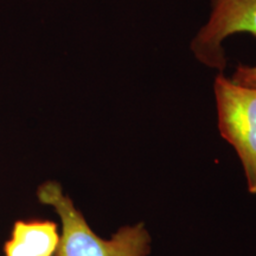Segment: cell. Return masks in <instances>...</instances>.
<instances>
[{"label":"cell","instance_id":"4","mask_svg":"<svg viewBox=\"0 0 256 256\" xmlns=\"http://www.w3.org/2000/svg\"><path fill=\"white\" fill-rule=\"evenodd\" d=\"M60 235L51 220H17L5 243L6 256H54Z\"/></svg>","mask_w":256,"mask_h":256},{"label":"cell","instance_id":"1","mask_svg":"<svg viewBox=\"0 0 256 256\" xmlns=\"http://www.w3.org/2000/svg\"><path fill=\"white\" fill-rule=\"evenodd\" d=\"M40 203L52 206L62 222V234L54 256H148L151 235L144 223L126 226L110 240L92 232L60 183L48 180L38 188Z\"/></svg>","mask_w":256,"mask_h":256},{"label":"cell","instance_id":"2","mask_svg":"<svg viewBox=\"0 0 256 256\" xmlns=\"http://www.w3.org/2000/svg\"><path fill=\"white\" fill-rule=\"evenodd\" d=\"M220 136L236 151L248 191L256 194V88L218 74L214 82Z\"/></svg>","mask_w":256,"mask_h":256},{"label":"cell","instance_id":"3","mask_svg":"<svg viewBox=\"0 0 256 256\" xmlns=\"http://www.w3.org/2000/svg\"><path fill=\"white\" fill-rule=\"evenodd\" d=\"M236 34L256 37V0H211L209 18L194 37L190 49L202 64L223 72L226 66L223 43Z\"/></svg>","mask_w":256,"mask_h":256},{"label":"cell","instance_id":"5","mask_svg":"<svg viewBox=\"0 0 256 256\" xmlns=\"http://www.w3.org/2000/svg\"><path fill=\"white\" fill-rule=\"evenodd\" d=\"M232 82L246 87L256 88V64L255 66H244L240 64L230 78Z\"/></svg>","mask_w":256,"mask_h":256}]
</instances>
